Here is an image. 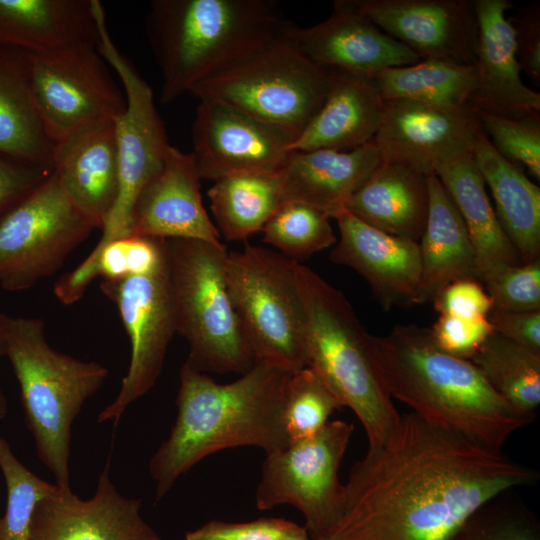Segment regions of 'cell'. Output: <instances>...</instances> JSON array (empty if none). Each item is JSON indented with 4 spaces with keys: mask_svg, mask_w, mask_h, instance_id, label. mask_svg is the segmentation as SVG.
Instances as JSON below:
<instances>
[{
    "mask_svg": "<svg viewBox=\"0 0 540 540\" xmlns=\"http://www.w3.org/2000/svg\"><path fill=\"white\" fill-rule=\"evenodd\" d=\"M538 478L410 411L353 464L340 517L323 540H457L479 508Z\"/></svg>",
    "mask_w": 540,
    "mask_h": 540,
    "instance_id": "1",
    "label": "cell"
},
{
    "mask_svg": "<svg viewBox=\"0 0 540 540\" xmlns=\"http://www.w3.org/2000/svg\"><path fill=\"white\" fill-rule=\"evenodd\" d=\"M291 375L274 364L255 362L238 379L220 384L184 363L175 422L148 465L155 502L181 475L215 452L254 446L268 453L287 447L283 404Z\"/></svg>",
    "mask_w": 540,
    "mask_h": 540,
    "instance_id": "2",
    "label": "cell"
},
{
    "mask_svg": "<svg viewBox=\"0 0 540 540\" xmlns=\"http://www.w3.org/2000/svg\"><path fill=\"white\" fill-rule=\"evenodd\" d=\"M368 345L391 398L475 445L502 451L509 436L536 417L510 406L470 360L441 351L428 328L397 325L384 336L368 334Z\"/></svg>",
    "mask_w": 540,
    "mask_h": 540,
    "instance_id": "3",
    "label": "cell"
},
{
    "mask_svg": "<svg viewBox=\"0 0 540 540\" xmlns=\"http://www.w3.org/2000/svg\"><path fill=\"white\" fill-rule=\"evenodd\" d=\"M267 0H154L145 30L161 74L160 101L174 102L283 29Z\"/></svg>",
    "mask_w": 540,
    "mask_h": 540,
    "instance_id": "4",
    "label": "cell"
},
{
    "mask_svg": "<svg viewBox=\"0 0 540 540\" xmlns=\"http://www.w3.org/2000/svg\"><path fill=\"white\" fill-rule=\"evenodd\" d=\"M4 356L18 381L26 426L39 460L58 487L71 489L72 424L108 377V369L52 348L40 318H8Z\"/></svg>",
    "mask_w": 540,
    "mask_h": 540,
    "instance_id": "5",
    "label": "cell"
},
{
    "mask_svg": "<svg viewBox=\"0 0 540 540\" xmlns=\"http://www.w3.org/2000/svg\"><path fill=\"white\" fill-rule=\"evenodd\" d=\"M306 317L307 366L350 408L368 447L382 443L400 420L372 360L368 334L341 291L307 266L296 265Z\"/></svg>",
    "mask_w": 540,
    "mask_h": 540,
    "instance_id": "6",
    "label": "cell"
},
{
    "mask_svg": "<svg viewBox=\"0 0 540 540\" xmlns=\"http://www.w3.org/2000/svg\"><path fill=\"white\" fill-rule=\"evenodd\" d=\"M177 333L189 345L184 362L201 373L247 372L255 357L229 293L228 251L220 243L165 239Z\"/></svg>",
    "mask_w": 540,
    "mask_h": 540,
    "instance_id": "7",
    "label": "cell"
},
{
    "mask_svg": "<svg viewBox=\"0 0 540 540\" xmlns=\"http://www.w3.org/2000/svg\"><path fill=\"white\" fill-rule=\"evenodd\" d=\"M288 22V20H287ZM281 32L195 85L198 101H219L276 126L295 139L321 108L330 72Z\"/></svg>",
    "mask_w": 540,
    "mask_h": 540,
    "instance_id": "8",
    "label": "cell"
},
{
    "mask_svg": "<svg viewBox=\"0 0 540 540\" xmlns=\"http://www.w3.org/2000/svg\"><path fill=\"white\" fill-rule=\"evenodd\" d=\"M297 261L245 244L228 252L229 293L255 362L292 373L307 367L306 317L296 276Z\"/></svg>",
    "mask_w": 540,
    "mask_h": 540,
    "instance_id": "9",
    "label": "cell"
},
{
    "mask_svg": "<svg viewBox=\"0 0 540 540\" xmlns=\"http://www.w3.org/2000/svg\"><path fill=\"white\" fill-rule=\"evenodd\" d=\"M353 431V424L333 420L311 438L265 453L257 508L291 505L303 515L310 539L323 540L341 514L344 484L338 472Z\"/></svg>",
    "mask_w": 540,
    "mask_h": 540,
    "instance_id": "10",
    "label": "cell"
},
{
    "mask_svg": "<svg viewBox=\"0 0 540 540\" xmlns=\"http://www.w3.org/2000/svg\"><path fill=\"white\" fill-rule=\"evenodd\" d=\"M95 9L99 29L97 49L117 74L123 86L126 107L115 120L118 196L92 253L111 241L131 235L132 212L137 197L143 187L161 171L170 145L164 122L154 104L151 87L113 42L106 13L99 0L95 1Z\"/></svg>",
    "mask_w": 540,
    "mask_h": 540,
    "instance_id": "11",
    "label": "cell"
},
{
    "mask_svg": "<svg viewBox=\"0 0 540 540\" xmlns=\"http://www.w3.org/2000/svg\"><path fill=\"white\" fill-rule=\"evenodd\" d=\"M94 229L52 172L0 217V286L23 291L53 275Z\"/></svg>",
    "mask_w": 540,
    "mask_h": 540,
    "instance_id": "12",
    "label": "cell"
},
{
    "mask_svg": "<svg viewBox=\"0 0 540 540\" xmlns=\"http://www.w3.org/2000/svg\"><path fill=\"white\" fill-rule=\"evenodd\" d=\"M109 68L92 43L29 52L33 97L54 143L81 126L123 113L125 94Z\"/></svg>",
    "mask_w": 540,
    "mask_h": 540,
    "instance_id": "13",
    "label": "cell"
},
{
    "mask_svg": "<svg viewBox=\"0 0 540 540\" xmlns=\"http://www.w3.org/2000/svg\"><path fill=\"white\" fill-rule=\"evenodd\" d=\"M100 289L117 306L131 344L119 393L97 417V423H117L127 407L155 385L168 344L177 332L167 260L154 274L103 280Z\"/></svg>",
    "mask_w": 540,
    "mask_h": 540,
    "instance_id": "14",
    "label": "cell"
},
{
    "mask_svg": "<svg viewBox=\"0 0 540 540\" xmlns=\"http://www.w3.org/2000/svg\"><path fill=\"white\" fill-rule=\"evenodd\" d=\"M202 179L237 173H276L294 140L282 129L219 101L200 100L191 127Z\"/></svg>",
    "mask_w": 540,
    "mask_h": 540,
    "instance_id": "15",
    "label": "cell"
},
{
    "mask_svg": "<svg viewBox=\"0 0 540 540\" xmlns=\"http://www.w3.org/2000/svg\"><path fill=\"white\" fill-rule=\"evenodd\" d=\"M480 127L472 107L447 109L407 99L384 100L373 139L382 161L410 166L425 175L472 155Z\"/></svg>",
    "mask_w": 540,
    "mask_h": 540,
    "instance_id": "16",
    "label": "cell"
},
{
    "mask_svg": "<svg viewBox=\"0 0 540 540\" xmlns=\"http://www.w3.org/2000/svg\"><path fill=\"white\" fill-rule=\"evenodd\" d=\"M357 9L420 60L474 65V0H353Z\"/></svg>",
    "mask_w": 540,
    "mask_h": 540,
    "instance_id": "17",
    "label": "cell"
},
{
    "mask_svg": "<svg viewBox=\"0 0 540 540\" xmlns=\"http://www.w3.org/2000/svg\"><path fill=\"white\" fill-rule=\"evenodd\" d=\"M109 471L108 459L89 499L58 486L41 499L32 518L31 540H160L141 515L142 500L121 495Z\"/></svg>",
    "mask_w": 540,
    "mask_h": 540,
    "instance_id": "18",
    "label": "cell"
},
{
    "mask_svg": "<svg viewBox=\"0 0 540 540\" xmlns=\"http://www.w3.org/2000/svg\"><path fill=\"white\" fill-rule=\"evenodd\" d=\"M286 33L308 59L326 69L371 76L420 61L366 18L353 0H336L330 16L313 26L288 20Z\"/></svg>",
    "mask_w": 540,
    "mask_h": 540,
    "instance_id": "19",
    "label": "cell"
},
{
    "mask_svg": "<svg viewBox=\"0 0 540 540\" xmlns=\"http://www.w3.org/2000/svg\"><path fill=\"white\" fill-rule=\"evenodd\" d=\"M333 219L340 237L330 260L360 274L383 308L417 304L421 281L419 242L378 230L346 209Z\"/></svg>",
    "mask_w": 540,
    "mask_h": 540,
    "instance_id": "20",
    "label": "cell"
},
{
    "mask_svg": "<svg viewBox=\"0 0 540 540\" xmlns=\"http://www.w3.org/2000/svg\"><path fill=\"white\" fill-rule=\"evenodd\" d=\"M200 180L193 154L169 145L161 171L137 197L131 235L220 243L221 236L203 206Z\"/></svg>",
    "mask_w": 540,
    "mask_h": 540,
    "instance_id": "21",
    "label": "cell"
},
{
    "mask_svg": "<svg viewBox=\"0 0 540 540\" xmlns=\"http://www.w3.org/2000/svg\"><path fill=\"white\" fill-rule=\"evenodd\" d=\"M476 90L471 107L508 118L540 113V94L528 87L516 59L508 0H474Z\"/></svg>",
    "mask_w": 540,
    "mask_h": 540,
    "instance_id": "22",
    "label": "cell"
},
{
    "mask_svg": "<svg viewBox=\"0 0 540 540\" xmlns=\"http://www.w3.org/2000/svg\"><path fill=\"white\" fill-rule=\"evenodd\" d=\"M52 172L72 203L101 229L119 191L115 120L89 123L58 140Z\"/></svg>",
    "mask_w": 540,
    "mask_h": 540,
    "instance_id": "23",
    "label": "cell"
},
{
    "mask_svg": "<svg viewBox=\"0 0 540 540\" xmlns=\"http://www.w3.org/2000/svg\"><path fill=\"white\" fill-rule=\"evenodd\" d=\"M325 100L288 151H348L373 141L384 116V100L371 76L328 69Z\"/></svg>",
    "mask_w": 540,
    "mask_h": 540,
    "instance_id": "24",
    "label": "cell"
},
{
    "mask_svg": "<svg viewBox=\"0 0 540 540\" xmlns=\"http://www.w3.org/2000/svg\"><path fill=\"white\" fill-rule=\"evenodd\" d=\"M381 162L372 141L348 151H289L277 173L285 201L306 203L333 219Z\"/></svg>",
    "mask_w": 540,
    "mask_h": 540,
    "instance_id": "25",
    "label": "cell"
},
{
    "mask_svg": "<svg viewBox=\"0 0 540 540\" xmlns=\"http://www.w3.org/2000/svg\"><path fill=\"white\" fill-rule=\"evenodd\" d=\"M427 178L410 166L382 161L345 209L378 230L418 242L428 214Z\"/></svg>",
    "mask_w": 540,
    "mask_h": 540,
    "instance_id": "26",
    "label": "cell"
},
{
    "mask_svg": "<svg viewBox=\"0 0 540 540\" xmlns=\"http://www.w3.org/2000/svg\"><path fill=\"white\" fill-rule=\"evenodd\" d=\"M98 40L95 0H0V45L41 52Z\"/></svg>",
    "mask_w": 540,
    "mask_h": 540,
    "instance_id": "27",
    "label": "cell"
},
{
    "mask_svg": "<svg viewBox=\"0 0 540 540\" xmlns=\"http://www.w3.org/2000/svg\"><path fill=\"white\" fill-rule=\"evenodd\" d=\"M429 206L420 238L421 281L417 304L431 302L447 285L478 280L474 246L465 223L435 174L428 175Z\"/></svg>",
    "mask_w": 540,
    "mask_h": 540,
    "instance_id": "28",
    "label": "cell"
},
{
    "mask_svg": "<svg viewBox=\"0 0 540 540\" xmlns=\"http://www.w3.org/2000/svg\"><path fill=\"white\" fill-rule=\"evenodd\" d=\"M473 160L494 200L497 219L522 263L540 255V188L502 157L480 130Z\"/></svg>",
    "mask_w": 540,
    "mask_h": 540,
    "instance_id": "29",
    "label": "cell"
},
{
    "mask_svg": "<svg viewBox=\"0 0 540 540\" xmlns=\"http://www.w3.org/2000/svg\"><path fill=\"white\" fill-rule=\"evenodd\" d=\"M434 174L465 223L476 253L478 280L484 282L504 267L521 264L518 252L497 219L472 155L444 163Z\"/></svg>",
    "mask_w": 540,
    "mask_h": 540,
    "instance_id": "30",
    "label": "cell"
},
{
    "mask_svg": "<svg viewBox=\"0 0 540 540\" xmlns=\"http://www.w3.org/2000/svg\"><path fill=\"white\" fill-rule=\"evenodd\" d=\"M54 145L33 97L29 52L0 45V152L52 170Z\"/></svg>",
    "mask_w": 540,
    "mask_h": 540,
    "instance_id": "31",
    "label": "cell"
},
{
    "mask_svg": "<svg viewBox=\"0 0 540 540\" xmlns=\"http://www.w3.org/2000/svg\"><path fill=\"white\" fill-rule=\"evenodd\" d=\"M216 228L226 240H246L261 232L285 202L278 173H237L222 177L208 190Z\"/></svg>",
    "mask_w": 540,
    "mask_h": 540,
    "instance_id": "32",
    "label": "cell"
},
{
    "mask_svg": "<svg viewBox=\"0 0 540 540\" xmlns=\"http://www.w3.org/2000/svg\"><path fill=\"white\" fill-rule=\"evenodd\" d=\"M383 100L407 99L447 109L471 107L476 90L472 64L420 60L371 75Z\"/></svg>",
    "mask_w": 540,
    "mask_h": 540,
    "instance_id": "33",
    "label": "cell"
},
{
    "mask_svg": "<svg viewBox=\"0 0 540 540\" xmlns=\"http://www.w3.org/2000/svg\"><path fill=\"white\" fill-rule=\"evenodd\" d=\"M510 406L536 415L540 404V352L493 332L470 360Z\"/></svg>",
    "mask_w": 540,
    "mask_h": 540,
    "instance_id": "34",
    "label": "cell"
},
{
    "mask_svg": "<svg viewBox=\"0 0 540 540\" xmlns=\"http://www.w3.org/2000/svg\"><path fill=\"white\" fill-rule=\"evenodd\" d=\"M261 232L265 243L294 261L308 258L337 241L330 218L299 201H285Z\"/></svg>",
    "mask_w": 540,
    "mask_h": 540,
    "instance_id": "35",
    "label": "cell"
},
{
    "mask_svg": "<svg viewBox=\"0 0 540 540\" xmlns=\"http://www.w3.org/2000/svg\"><path fill=\"white\" fill-rule=\"evenodd\" d=\"M0 470L7 501L0 517V540H31V524L38 502L57 489L28 469L14 454L8 441L0 436Z\"/></svg>",
    "mask_w": 540,
    "mask_h": 540,
    "instance_id": "36",
    "label": "cell"
},
{
    "mask_svg": "<svg viewBox=\"0 0 540 540\" xmlns=\"http://www.w3.org/2000/svg\"><path fill=\"white\" fill-rule=\"evenodd\" d=\"M341 402L311 367L292 373L283 404L284 428L289 444L315 436L329 422Z\"/></svg>",
    "mask_w": 540,
    "mask_h": 540,
    "instance_id": "37",
    "label": "cell"
},
{
    "mask_svg": "<svg viewBox=\"0 0 540 540\" xmlns=\"http://www.w3.org/2000/svg\"><path fill=\"white\" fill-rule=\"evenodd\" d=\"M473 108V107H472ZM480 130L505 159L540 179V113L518 118L473 108Z\"/></svg>",
    "mask_w": 540,
    "mask_h": 540,
    "instance_id": "38",
    "label": "cell"
},
{
    "mask_svg": "<svg viewBox=\"0 0 540 540\" xmlns=\"http://www.w3.org/2000/svg\"><path fill=\"white\" fill-rule=\"evenodd\" d=\"M504 494L473 513L457 540H540V527L535 516L522 502Z\"/></svg>",
    "mask_w": 540,
    "mask_h": 540,
    "instance_id": "39",
    "label": "cell"
},
{
    "mask_svg": "<svg viewBox=\"0 0 540 540\" xmlns=\"http://www.w3.org/2000/svg\"><path fill=\"white\" fill-rule=\"evenodd\" d=\"M483 283L491 298L492 310L540 311V258L504 267Z\"/></svg>",
    "mask_w": 540,
    "mask_h": 540,
    "instance_id": "40",
    "label": "cell"
},
{
    "mask_svg": "<svg viewBox=\"0 0 540 540\" xmlns=\"http://www.w3.org/2000/svg\"><path fill=\"white\" fill-rule=\"evenodd\" d=\"M306 538L310 537L304 526L275 517H263L243 523L211 520L185 535V540H299Z\"/></svg>",
    "mask_w": 540,
    "mask_h": 540,
    "instance_id": "41",
    "label": "cell"
},
{
    "mask_svg": "<svg viewBox=\"0 0 540 540\" xmlns=\"http://www.w3.org/2000/svg\"><path fill=\"white\" fill-rule=\"evenodd\" d=\"M494 332L488 318H460L439 315L429 329L434 344L454 357L471 360L484 341Z\"/></svg>",
    "mask_w": 540,
    "mask_h": 540,
    "instance_id": "42",
    "label": "cell"
},
{
    "mask_svg": "<svg viewBox=\"0 0 540 540\" xmlns=\"http://www.w3.org/2000/svg\"><path fill=\"white\" fill-rule=\"evenodd\" d=\"M439 315L460 318H485L492 310V301L476 279L457 280L444 287L431 301Z\"/></svg>",
    "mask_w": 540,
    "mask_h": 540,
    "instance_id": "43",
    "label": "cell"
},
{
    "mask_svg": "<svg viewBox=\"0 0 540 540\" xmlns=\"http://www.w3.org/2000/svg\"><path fill=\"white\" fill-rule=\"evenodd\" d=\"M514 30L515 53L520 70L534 85L540 84V3L518 9L508 18Z\"/></svg>",
    "mask_w": 540,
    "mask_h": 540,
    "instance_id": "44",
    "label": "cell"
},
{
    "mask_svg": "<svg viewBox=\"0 0 540 540\" xmlns=\"http://www.w3.org/2000/svg\"><path fill=\"white\" fill-rule=\"evenodd\" d=\"M52 173L0 152V217Z\"/></svg>",
    "mask_w": 540,
    "mask_h": 540,
    "instance_id": "45",
    "label": "cell"
},
{
    "mask_svg": "<svg viewBox=\"0 0 540 540\" xmlns=\"http://www.w3.org/2000/svg\"><path fill=\"white\" fill-rule=\"evenodd\" d=\"M487 318L495 333L540 352V311L491 310Z\"/></svg>",
    "mask_w": 540,
    "mask_h": 540,
    "instance_id": "46",
    "label": "cell"
},
{
    "mask_svg": "<svg viewBox=\"0 0 540 540\" xmlns=\"http://www.w3.org/2000/svg\"><path fill=\"white\" fill-rule=\"evenodd\" d=\"M9 316L0 312V357L4 355L5 331ZM8 406L6 398L0 388V420L7 415Z\"/></svg>",
    "mask_w": 540,
    "mask_h": 540,
    "instance_id": "47",
    "label": "cell"
},
{
    "mask_svg": "<svg viewBox=\"0 0 540 540\" xmlns=\"http://www.w3.org/2000/svg\"><path fill=\"white\" fill-rule=\"evenodd\" d=\"M299 540H311L310 538H306V539H299Z\"/></svg>",
    "mask_w": 540,
    "mask_h": 540,
    "instance_id": "48",
    "label": "cell"
}]
</instances>
